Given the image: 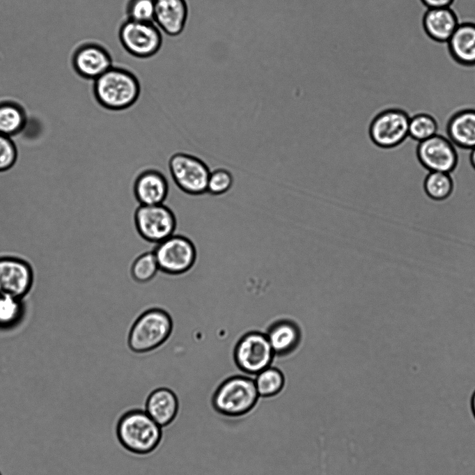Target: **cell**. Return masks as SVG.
I'll list each match as a JSON object with an SVG mask.
<instances>
[{
	"instance_id": "1",
	"label": "cell",
	"mask_w": 475,
	"mask_h": 475,
	"mask_svg": "<svg viewBox=\"0 0 475 475\" xmlns=\"http://www.w3.org/2000/svg\"><path fill=\"white\" fill-rule=\"evenodd\" d=\"M120 444L128 452L146 455L156 450L162 439V428L141 409H131L118 419L116 427Z\"/></svg>"
},
{
	"instance_id": "2",
	"label": "cell",
	"mask_w": 475,
	"mask_h": 475,
	"mask_svg": "<svg viewBox=\"0 0 475 475\" xmlns=\"http://www.w3.org/2000/svg\"><path fill=\"white\" fill-rule=\"evenodd\" d=\"M141 93L137 77L127 68L113 65L94 81V94L107 111H120L132 107Z\"/></svg>"
},
{
	"instance_id": "3",
	"label": "cell",
	"mask_w": 475,
	"mask_h": 475,
	"mask_svg": "<svg viewBox=\"0 0 475 475\" xmlns=\"http://www.w3.org/2000/svg\"><path fill=\"white\" fill-rule=\"evenodd\" d=\"M173 320L166 310L154 307L141 313L129 329L127 343L136 354H146L157 350L171 338Z\"/></svg>"
},
{
	"instance_id": "4",
	"label": "cell",
	"mask_w": 475,
	"mask_h": 475,
	"mask_svg": "<svg viewBox=\"0 0 475 475\" xmlns=\"http://www.w3.org/2000/svg\"><path fill=\"white\" fill-rule=\"evenodd\" d=\"M260 396L254 380L246 375H232L224 380L214 391L211 405L219 414L239 418L250 413Z\"/></svg>"
},
{
	"instance_id": "5",
	"label": "cell",
	"mask_w": 475,
	"mask_h": 475,
	"mask_svg": "<svg viewBox=\"0 0 475 475\" xmlns=\"http://www.w3.org/2000/svg\"><path fill=\"white\" fill-rule=\"evenodd\" d=\"M410 116L401 107L390 106L381 110L372 118L368 136L376 146L391 149L402 144L409 137Z\"/></svg>"
},
{
	"instance_id": "6",
	"label": "cell",
	"mask_w": 475,
	"mask_h": 475,
	"mask_svg": "<svg viewBox=\"0 0 475 475\" xmlns=\"http://www.w3.org/2000/svg\"><path fill=\"white\" fill-rule=\"evenodd\" d=\"M168 169L172 180L183 193L200 196L206 193L210 170L201 158L185 152L170 156Z\"/></svg>"
},
{
	"instance_id": "7",
	"label": "cell",
	"mask_w": 475,
	"mask_h": 475,
	"mask_svg": "<svg viewBox=\"0 0 475 475\" xmlns=\"http://www.w3.org/2000/svg\"><path fill=\"white\" fill-rule=\"evenodd\" d=\"M159 271L170 276L188 272L195 265L197 250L195 244L185 235L173 234L157 244L153 250Z\"/></svg>"
},
{
	"instance_id": "8",
	"label": "cell",
	"mask_w": 475,
	"mask_h": 475,
	"mask_svg": "<svg viewBox=\"0 0 475 475\" xmlns=\"http://www.w3.org/2000/svg\"><path fill=\"white\" fill-rule=\"evenodd\" d=\"M135 229L145 241L158 244L175 234L177 219L164 203L139 205L133 215Z\"/></svg>"
},
{
	"instance_id": "9",
	"label": "cell",
	"mask_w": 475,
	"mask_h": 475,
	"mask_svg": "<svg viewBox=\"0 0 475 475\" xmlns=\"http://www.w3.org/2000/svg\"><path fill=\"white\" fill-rule=\"evenodd\" d=\"M120 42L130 55L140 59L156 54L162 45L161 30L154 22L126 20L118 30Z\"/></svg>"
},
{
	"instance_id": "10",
	"label": "cell",
	"mask_w": 475,
	"mask_h": 475,
	"mask_svg": "<svg viewBox=\"0 0 475 475\" xmlns=\"http://www.w3.org/2000/svg\"><path fill=\"white\" fill-rule=\"evenodd\" d=\"M274 353L266 334L251 332L242 336L233 351L234 361L244 373L256 375L270 366Z\"/></svg>"
},
{
	"instance_id": "11",
	"label": "cell",
	"mask_w": 475,
	"mask_h": 475,
	"mask_svg": "<svg viewBox=\"0 0 475 475\" xmlns=\"http://www.w3.org/2000/svg\"><path fill=\"white\" fill-rule=\"evenodd\" d=\"M416 153L419 163L428 171L451 173L458 164L455 146L447 137L438 134L418 143Z\"/></svg>"
},
{
	"instance_id": "12",
	"label": "cell",
	"mask_w": 475,
	"mask_h": 475,
	"mask_svg": "<svg viewBox=\"0 0 475 475\" xmlns=\"http://www.w3.org/2000/svg\"><path fill=\"white\" fill-rule=\"evenodd\" d=\"M33 281V270L27 261L12 256L0 257V295L23 299Z\"/></svg>"
},
{
	"instance_id": "13",
	"label": "cell",
	"mask_w": 475,
	"mask_h": 475,
	"mask_svg": "<svg viewBox=\"0 0 475 475\" xmlns=\"http://www.w3.org/2000/svg\"><path fill=\"white\" fill-rule=\"evenodd\" d=\"M132 192L139 205L162 204L169 195V181L159 170L155 168L144 169L134 178Z\"/></svg>"
},
{
	"instance_id": "14",
	"label": "cell",
	"mask_w": 475,
	"mask_h": 475,
	"mask_svg": "<svg viewBox=\"0 0 475 475\" xmlns=\"http://www.w3.org/2000/svg\"><path fill=\"white\" fill-rule=\"evenodd\" d=\"M75 65L82 76L95 80L114 65L113 57L106 45L91 43L77 52Z\"/></svg>"
},
{
	"instance_id": "15",
	"label": "cell",
	"mask_w": 475,
	"mask_h": 475,
	"mask_svg": "<svg viewBox=\"0 0 475 475\" xmlns=\"http://www.w3.org/2000/svg\"><path fill=\"white\" fill-rule=\"evenodd\" d=\"M446 137L455 147L472 150L475 148V107L462 106L448 118Z\"/></svg>"
},
{
	"instance_id": "16",
	"label": "cell",
	"mask_w": 475,
	"mask_h": 475,
	"mask_svg": "<svg viewBox=\"0 0 475 475\" xmlns=\"http://www.w3.org/2000/svg\"><path fill=\"white\" fill-rule=\"evenodd\" d=\"M187 17L185 0H155L154 23L166 35H180L185 27Z\"/></svg>"
},
{
	"instance_id": "17",
	"label": "cell",
	"mask_w": 475,
	"mask_h": 475,
	"mask_svg": "<svg viewBox=\"0 0 475 475\" xmlns=\"http://www.w3.org/2000/svg\"><path fill=\"white\" fill-rule=\"evenodd\" d=\"M178 410V398L175 392L167 387L153 390L145 404V411L162 428L173 423Z\"/></svg>"
},
{
	"instance_id": "18",
	"label": "cell",
	"mask_w": 475,
	"mask_h": 475,
	"mask_svg": "<svg viewBox=\"0 0 475 475\" xmlns=\"http://www.w3.org/2000/svg\"><path fill=\"white\" fill-rule=\"evenodd\" d=\"M458 24L455 13L449 7L428 8L423 19L427 35L442 42H448Z\"/></svg>"
},
{
	"instance_id": "19",
	"label": "cell",
	"mask_w": 475,
	"mask_h": 475,
	"mask_svg": "<svg viewBox=\"0 0 475 475\" xmlns=\"http://www.w3.org/2000/svg\"><path fill=\"white\" fill-rule=\"evenodd\" d=\"M447 44L451 56L457 62L475 65V24H459Z\"/></svg>"
},
{
	"instance_id": "20",
	"label": "cell",
	"mask_w": 475,
	"mask_h": 475,
	"mask_svg": "<svg viewBox=\"0 0 475 475\" xmlns=\"http://www.w3.org/2000/svg\"><path fill=\"white\" fill-rule=\"evenodd\" d=\"M266 336L274 355H285L292 351L300 338L298 327L288 320L279 321L272 325Z\"/></svg>"
},
{
	"instance_id": "21",
	"label": "cell",
	"mask_w": 475,
	"mask_h": 475,
	"mask_svg": "<svg viewBox=\"0 0 475 475\" xmlns=\"http://www.w3.org/2000/svg\"><path fill=\"white\" fill-rule=\"evenodd\" d=\"M255 376L254 380L260 398L274 397L284 388L285 377L279 368L270 366Z\"/></svg>"
},
{
	"instance_id": "22",
	"label": "cell",
	"mask_w": 475,
	"mask_h": 475,
	"mask_svg": "<svg viewBox=\"0 0 475 475\" xmlns=\"http://www.w3.org/2000/svg\"><path fill=\"white\" fill-rule=\"evenodd\" d=\"M423 189L430 199L442 201L452 194L454 182L451 173L429 171L423 181Z\"/></svg>"
},
{
	"instance_id": "23",
	"label": "cell",
	"mask_w": 475,
	"mask_h": 475,
	"mask_svg": "<svg viewBox=\"0 0 475 475\" xmlns=\"http://www.w3.org/2000/svg\"><path fill=\"white\" fill-rule=\"evenodd\" d=\"M24 109L13 103L0 104V134L12 137L23 130L26 123Z\"/></svg>"
},
{
	"instance_id": "24",
	"label": "cell",
	"mask_w": 475,
	"mask_h": 475,
	"mask_svg": "<svg viewBox=\"0 0 475 475\" xmlns=\"http://www.w3.org/2000/svg\"><path fill=\"white\" fill-rule=\"evenodd\" d=\"M438 131V122L429 112L420 111L410 116L408 127L409 137L418 143L435 135Z\"/></svg>"
},
{
	"instance_id": "25",
	"label": "cell",
	"mask_w": 475,
	"mask_h": 475,
	"mask_svg": "<svg viewBox=\"0 0 475 475\" xmlns=\"http://www.w3.org/2000/svg\"><path fill=\"white\" fill-rule=\"evenodd\" d=\"M159 267L153 251H148L138 256L130 266V276L137 283L144 284L157 276Z\"/></svg>"
},
{
	"instance_id": "26",
	"label": "cell",
	"mask_w": 475,
	"mask_h": 475,
	"mask_svg": "<svg viewBox=\"0 0 475 475\" xmlns=\"http://www.w3.org/2000/svg\"><path fill=\"white\" fill-rule=\"evenodd\" d=\"M24 314L23 299L0 295V329H8L20 322Z\"/></svg>"
},
{
	"instance_id": "27",
	"label": "cell",
	"mask_w": 475,
	"mask_h": 475,
	"mask_svg": "<svg viewBox=\"0 0 475 475\" xmlns=\"http://www.w3.org/2000/svg\"><path fill=\"white\" fill-rule=\"evenodd\" d=\"M233 176L231 171L224 168H217L210 171L206 193L212 196H221L227 193L233 187Z\"/></svg>"
},
{
	"instance_id": "28",
	"label": "cell",
	"mask_w": 475,
	"mask_h": 475,
	"mask_svg": "<svg viewBox=\"0 0 475 475\" xmlns=\"http://www.w3.org/2000/svg\"><path fill=\"white\" fill-rule=\"evenodd\" d=\"M155 0H128L127 19L138 22H154Z\"/></svg>"
},
{
	"instance_id": "29",
	"label": "cell",
	"mask_w": 475,
	"mask_h": 475,
	"mask_svg": "<svg viewBox=\"0 0 475 475\" xmlns=\"http://www.w3.org/2000/svg\"><path fill=\"white\" fill-rule=\"evenodd\" d=\"M17 158L15 146L10 137L0 134V171L13 165Z\"/></svg>"
},
{
	"instance_id": "30",
	"label": "cell",
	"mask_w": 475,
	"mask_h": 475,
	"mask_svg": "<svg viewBox=\"0 0 475 475\" xmlns=\"http://www.w3.org/2000/svg\"><path fill=\"white\" fill-rule=\"evenodd\" d=\"M453 0H421L428 8L449 7Z\"/></svg>"
},
{
	"instance_id": "31",
	"label": "cell",
	"mask_w": 475,
	"mask_h": 475,
	"mask_svg": "<svg viewBox=\"0 0 475 475\" xmlns=\"http://www.w3.org/2000/svg\"><path fill=\"white\" fill-rule=\"evenodd\" d=\"M469 162L472 168L475 170V148L470 150Z\"/></svg>"
},
{
	"instance_id": "32",
	"label": "cell",
	"mask_w": 475,
	"mask_h": 475,
	"mask_svg": "<svg viewBox=\"0 0 475 475\" xmlns=\"http://www.w3.org/2000/svg\"><path fill=\"white\" fill-rule=\"evenodd\" d=\"M471 406L474 416L475 418V391L472 397Z\"/></svg>"
},
{
	"instance_id": "33",
	"label": "cell",
	"mask_w": 475,
	"mask_h": 475,
	"mask_svg": "<svg viewBox=\"0 0 475 475\" xmlns=\"http://www.w3.org/2000/svg\"><path fill=\"white\" fill-rule=\"evenodd\" d=\"M0 475H2L1 473V472H0Z\"/></svg>"
}]
</instances>
